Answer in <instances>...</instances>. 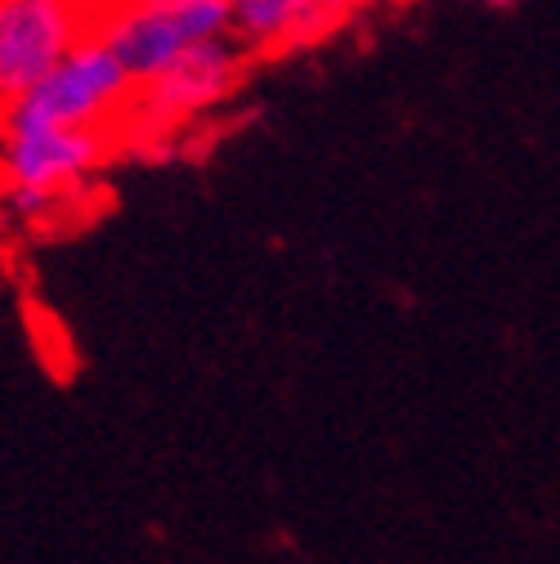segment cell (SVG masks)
Wrapping results in <instances>:
<instances>
[{
	"instance_id": "6da1fadb",
	"label": "cell",
	"mask_w": 560,
	"mask_h": 564,
	"mask_svg": "<svg viewBox=\"0 0 560 564\" xmlns=\"http://www.w3.org/2000/svg\"><path fill=\"white\" fill-rule=\"evenodd\" d=\"M134 90L117 54L90 36L0 112V130H121Z\"/></svg>"
},
{
	"instance_id": "52a82bcc",
	"label": "cell",
	"mask_w": 560,
	"mask_h": 564,
	"mask_svg": "<svg viewBox=\"0 0 560 564\" xmlns=\"http://www.w3.org/2000/svg\"><path fill=\"white\" fill-rule=\"evenodd\" d=\"M355 6H368V0H355ZM373 6H377V0H373Z\"/></svg>"
},
{
	"instance_id": "7a4b0ae2",
	"label": "cell",
	"mask_w": 560,
	"mask_h": 564,
	"mask_svg": "<svg viewBox=\"0 0 560 564\" xmlns=\"http://www.w3.org/2000/svg\"><path fill=\"white\" fill-rule=\"evenodd\" d=\"M95 36L144 86L180 54L229 36V0H99Z\"/></svg>"
},
{
	"instance_id": "8992f818",
	"label": "cell",
	"mask_w": 560,
	"mask_h": 564,
	"mask_svg": "<svg viewBox=\"0 0 560 564\" xmlns=\"http://www.w3.org/2000/svg\"><path fill=\"white\" fill-rule=\"evenodd\" d=\"M355 10V0H229V36L247 54H288L305 50Z\"/></svg>"
},
{
	"instance_id": "5b68a950",
	"label": "cell",
	"mask_w": 560,
	"mask_h": 564,
	"mask_svg": "<svg viewBox=\"0 0 560 564\" xmlns=\"http://www.w3.org/2000/svg\"><path fill=\"white\" fill-rule=\"evenodd\" d=\"M99 0H0V112L95 36Z\"/></svg>"
},
{
	"instance_id": "3957f363",
	"label": "cell",
	"mask_w": 560,
	"mask_h": 564,
	"mask_svg": "<svg viewBox=\"0 0 560 564\" xmlns=\"http://www.w3.org/2000/svg\"><path fill=\"white\" fill-rule=\"evenodd\" d=\"M117 153V130H0V180L14 216L77 197Z\"/></svg>"
},
{
	"instance_id": "277c9868",
	"label": "cell",
	"mask_w": 560,
	"mask_h": 564,
	"mask_svg": "<svg viewBox=\"0 0 560 564\" xmlns=\"http://www.w3.org/2000/svg\"><path fill=\"white\" fill-rule=\"evenodd\" d=\"M247 58L251 54L234 36L206 41V45L180 54L171 67H162L153 82H144L134 90V104H130L117 139L121 134L166 139V134H180L184 126H193L202 117H212L216 108H225L238 95Z\"/></svg>"
}]
</instances>
